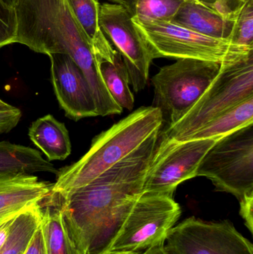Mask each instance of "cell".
Wrapping results in <instances>:
<instances>
[{
  "mask_svg": "<svg viewBox=\"0 0 253 254\" xmlns=\"http://www.w3.org/2000/svg\"><path fill=\"white\" fill-rule=\"evenodd\" d=\"M132 18L122 4L105 2L100 6L101 29L120 52L129 73L130 86L135 92H139L147 86L154 58Z\"/></svg>",
  "mask_w": 253,
  "mask_h": 254,
  "instance_id": "obj_11",
  "label": "cell"
},
{
  "mask_svg": "<svg viewBox=\"0 0 253 254\" xmlns=\"http://www.w3.org/2000/svg\"><path fill=\"white\" fill-rule=\"evenodd\" d=\"M23 254H46L44 240H43V232H42L40 225L33 235L32 238Z\"/></svg>",
  "mask_w": 253,
  "mask_h": 254,
  "instance_id": "obj_28",
  "label": "cell"
},
{
  "mask_svg": "<svg viewBox=\"0 0 253 254\" xmlns=\"http://www.w3.org/2000/svg\"><path fill=\"white\" fill-rule=\"evenodd\" d=\"M240 215L251 233L253 231V192L247 194L240 200Z\"/></svg>",
  "mask_w": 253,
  "mask_h": 254,
  "instance_id": "obj_27",
  "label": "cell"
},
{
  "mask_svg": "<svg viewBox=\"0 0 253 254\" xmlns=\"http://www.w3.org/2000/svg\"><path fill=\"white\" fill-rule=\"evenodd\" d=\"M163 122L161 111L152 106L138 108L114 124L94 138L87 153L78 161L59 170L46 198L51 201L65 199L136 150L160 130Z\"/></svg>",
  "mask_w": 253,
  "mask_h": 254,
  "instance_id": "obj_3",
  "label": "cell"
},
{
  "mask_svg": "<svg viewBox=\"0 0 253 254\" xmlns=\"http://www.w3.org/2000/svg\"><path fill=\"white\" fill-rule=\"evenodd\" d=\"M14 7L17 19L15 43L37 53L71 57L90 86L98 116L123 113L100 76L92 42L74 17L67 0H18Z\"/></svg>",
  "mask_w": 253,
  "mask_h": 254,
  "instance_id": "obj_2",
  "label": "cell"
},
{
  "mask_svg": "<svg viewBox=\"0 0 253 254\" xmlns=\"http://www.w3.org/2000/svg\"><path fill=\"white\" fill-rule=\"evenodd\" d=\"M181 215V207L173 197L142 192L122 222L108 252L144 253L163 246Z\"/></svg>",
  "mask_w": 253,
  "mask_h": 254,
  "instance_id": "obj_8",
  "label": "cell"
},
{
  "mask_svg": "<svg viewBox=\"0 0 253 254\" xmlns=\"http://www.w3.org/2000/svg\"><path fill=\"white\" fill-rule=\"evenodd\" d=\"M132 19L154 59H196L226 64L253 52V49L239 47L230 40L208 37L171 21Z\"/></svg>",
  "mask_w": 253,
  "mask_h": 254,
  "instance_id": "obj_5",
  "label": "cell"
},
{
  "mask_svg": "<svg viewBox=\"0 0 253 254\" xmlns=\"http://www.w3.org/2000/svg\"><path fill=\"white\" fill-rule=\"evenodd\" d=\"M52 186L50 182L39 180L34 174L0 175V223L41 202Z\"/></svg>",
  "mask_w": 253,
  "mask_h": 254,
  "instance_id": "obj_14",
  "label": "cell"
},
{
  "mask_svg": "<svg viewBox=\"0 0 253 254\" xmlns=\"http://www.w3.org/2000/svg\"><path fill=\"white\" fill-rule=\"evenodd\" d=\"M185 0H125L132 17L141 20L172 21Z\"/></svg>",
  "mask_w": 253,
  "mask_h": 254,
  "instance_id": "obj_21",
  "label": "cell"
},
{
  "mask_svg": "<svg viewBox=\"0 0 253 254\" xmlns=\"http://www.w3.org/2000/svg\"><path fill=\"white\" fill-rule=\"evenodd\" d=\"M49 56L52 84L65 116L74 122L98 116L90 86L74 60L65 54H50Z\"/></svg>",
  "mask_w": 253,
  "mask_h": 254,
  "instance_id": "obj_12",
  "label": "cell"
},
{
  "mask_svg": "<svg viewBox=\"0 0 253 254\" xmlns=\"http://www.w3.org/2000/svg\"><path fill=\"white\" fill-rule=\"evenodd\" d=\"M143 253H136V252H113V251H109L104 254H142Z\"/></svg>",
  "mask_w": 253,
  "mask_h": 254,
  "instance_id": "obj_31",
  "label": "cell"
},
{
  "mask_svg": "<svg viewBox=\"0 0 253 254\" xmlns=\"http://www.w3.org/2000/svg\"><path fill=\"white\" fill-rule=\"evenodd\" d=\"M40 203L43 208L40 227L46 254H80L70 237L60 207L44 199Z\"/></svg>",
  "mask_w": 253,
  "mask_h": 254,
  "instance_id": "obj_18",
  "label": "cell"
},
{
  "mask_svg": "<svg viewBox=\"0 0 253 254\" xmlns=\"http://www.w3.org/2000/svg\"><path fill=\"white\" fill-rule=\"evenodd\" d=\"M1 1L10 7H14L18 0H1Z\"/></svg>",
  "mask_w": 253,
  "mask_h": 254,
  "instance_id": "obj_32",
  "label": "cell"
},
{
  "mask_svg": "<svg viewBox=\"0 0 253 254\" xmlns=\"http://www.w3.org/2000/svg\"><path fill=\"white\" fill-rule=\"evenodd\" d=\"M152 134L130 155L60 201L71 240L80 254H104L122 222L142 194L146 176L158 140Z\"/></svg>",
  "mask_w": 253,
  "mask_h": 254,
  "instance_id": "obj_1",
  "label": "cell"
},
{
  "mask_svg": "<svg viewBox=\"0 0 253 254\" xmlns=\"http://www.w3.org/2000/svg\"><path fill=\"white\" fill-rule=\"evenodd\" d=\"M22 113L13 107L10 110L0 111V134L11 131L19 124Z\"/></svg>",
  "mask_w": 253,
  "mask_h": 254,
  "instance_id": "obj_25",
  "label": "cell"
},
{
  "mask_svg": "<svg viewBox=\"0 0 253 254\" xmlns=\"http://www.w3.org/2000/svg\"><path fill=\"white\" fill-rule=\"evenodd\" d=\"M222 64L178 59L160 68L152 78L154 105L166 116L169 126L181 120L200 99L221 71Z\"/></svg>",
  "mask_w": 253,
  "mask_h": 254,
  "instance_id": "obj_6",
  "label": "cell"
},
{
  "mask_svg": "<svg viewBox=\"0 0 253 254\" xmlns=\"http://www.w3.org/2000/svg\"><path fill=\"white\" fill-rule=\"evenodd\" d=\"M252 97L253 52L234 62L222 64L219 74L190 111L159 134L181 141L212 119Z\"/></svg>",
  "mask_w": 253,
  "mask_h": 254,
  "instance_id": "obj_4",
  "label": "cell"
},
{
  "mask_svg": "<svg viewBox=\"0 0 253 254\" xmlns=\"http://www.w3.org/2000/svg\"><path fill=\"white\" fill-rule=\"evenodd\" d=\"M142 254H168L163 250V246L160 247L153 248V249H149L146 251Z\"/></svg>",
  "mask_w": 253,
  "mask_h": 254,
  "instance_id": "obj_29",
  "label": "cell"
},
{
  "mask_svg": "<svg viewBox=\"0 0 253 254\" xmlns=\"http://www.w3.org/2000/svg\"><path fill=\"white\" fill-rule=\"evenodd\" d=\"M99 1V0H98ZM107 1H111V2L113 3H117V4H121L125 0H107Z\"/></svg>",
  "mask_w": 253,
  "mask_h": 254,
  "instance_id": "obj_33",
  "label": "cell"
},
{
  "mask_svg": "<svg viewBox=\"0 0 253 254\" xmlns=\"http://www.w3.org/2000/svg\"><path fill=\"white\" fill-rule=\"evenodd\" d=\"M235 16L223 14L196 0H185L171 22L208 37L230 40Z\"/></svg>",
  "mask_w": 253,
  "mask_h": 254,
  "instance_id": "obj_15",
  "label": "cell"
},
{
  "mask_svg": "<svg viewBox=\"0 0 253 254\" xmlns=\"http://www.w3.org/2000/svg\"><path fill=\"white\" fill-rule=\"evenodd\" d=\"M31 141L46 155L49 161H63L71 152L68 129L51 115L37 119L28 130Z\"/></svg>",
  "mask_w": 253,
  "mask_h": 254,
  "instance_id": "obj_16",
  "label": "cell"
},
{
  "mask_svg": "<svg viewBox=\"0 0 253 254\" xmlns=\"http://www.w3.org/2000/svg\"><path fill=\"white\" fill-rule=\"evenodd\" d=\"M58 172L59 170L36 149L10 142H0V175L37 173L57 175Z\"/></svg>",
  "mask_w": 253,
  "mask_h": 254,
  "instance_id": "obj_17",
  "label": "cell"
},
{
  "mask_svg": "<svg viewBox=\"0 0 253 254\" xmlns=\"http://www.w3.org/2000/svg\"><path fill=\"white\" fill-rule=\"evenodd\" d=\"M13 106L9 105L8 104L4 102L2 100L0 99V111L10 110V109L13 108Z\"/></svg>",
  "mask_w": 253,
  "mask_h": 254,
  "instance_id": "obj_30",
  "label": "cell"
},
{
  "mask_svg": "<svg viewBox=\"0 0 253 254\" xmlns=\"http://www.w3.org/2000/svg\"><path fill=\"white\" fill-rule=\"evenodd\" d=\"M41 203L33 204L24 209L14 216L8 235L0 254H23L42 221Z\"/></svg>",
  "mask_w": 253,
  "mask_h": 254,
  "instance_id": "obj_20",
  "label": "cell"
},
{
  "mask_svg": "<svg viewBox=\"0 0 253 254\" xmlns=\"http://www.w3.org/2000/svg\"><path fill=\"white\" fill-rule=\"evenodd\" d=\"M196 1L213 7L223 14L233 16L235 12L245 0H196Z\"/></svg>",
  "mask_w": 253,
  "mask_h": 254,
  "instance_id": "obj_26",
  "label": "cell"
},
{
  "mask_svg": "<svg viewBox=\"0 0 253 254\" xmlns=\"http://www.w3.org/2000/svg\"><path fill=\"white\" fill-rule=\"evenodd\" d=\"M218 139L178 141L159 134L143 192L173 197L180 184L197 176L201 162Z\"/></svg>",
  "mask_w": 253,
  "mask_h": 254,
  "instance_id": "obj_9",
  "label": "cell"
},
{
  "mask_svg": "<svg viewBox=\"0 0 253 254\" xmlns=\"http://www.w3.org/2000/svg\"><path fill=\"white\" fill-rule=\"evenodd\" d=\"M163 249L168 254H253L252 243L231 222L193 216L171 229Z\"/></svg>",
  "mask_w": 253,
  "mask_h": 254,
  "instance_id": "obj_10",
  "label": "cell"
},
{
  "mask_svg": "<svg viewBox=\"0 0 253 254\" xmlns=\"http://www.w3.org/2000/svg\"><path fill=\"white\" fill-rule=\"evenodd\" d=\"M251 124H253V97L224 112L183 140L220 138Z\"/></svg>",
  "mask_w": 253,
  "mask_h": 254,
  "instance_id": "obj_19",
  "label": "cell"
},
{
  "mask_svg": "<svg viewBox=\"0 0 253 254\" xmlns=\"http://www.w3.org/2000/svg\"><path fill=\"white\" fill-rule=\"evenodd\" d=\"M197 176L239 201L253 192V124L220 137L201 162Z\"/></svg>",
  "mask_w": 253,
  "mask_h": 254,
  "instance_id": "obj_7",
  "label": "cell"
},
{
  "mask_svg": "<svg viewBox=\"0 0 253 254\" xmlns=\"http://www.w3.org/2000/svg\"><path fill=\"white\" fill-rule=\"evenodd\" d=\"M92 49L98 72L113 99L123 110H133L135 97L126 64L102 30L92 40Z\"/></svg>",
  "mask_w": 253,
  "mask_h": 254,
  "instance_id": "obj_13",
  "label": "cell"
},
{
  "mask_svg": "<svg viewBox=\"0 0 253 254\" xmlns=\"http://www.w3.org/2000/svg\"><path fill=\"white\" fill-rule=\"evenodd\" d=\"M230 40L239 47L253 49V0H245L238 9Z\"/></svg>",
  "mask_w": 253,
  "mask_h": 254,
  "instance_id": "obj_22",
  "label": "cell"
},
{
  "mask_svg": "<svg viewBox=\"0 0 253 254\" xmlns=\"http://www.w3.org/2000/svg\"><path fill=\"white\" fill-rule=\"evenodd\" d=\"M74 17L89 40L101 31L99 25L100 4L98 0H67Z\"/></svg>",
  "mask_w": 253,
  "mask_h": 254,
  "instance_id": "obj_23",
  "label": "cell"
},
{
  "mask_svg": "<svg viewBox=\"0 0 253 254\" xmlns=\"http://www.w3.org/2000/svg\"><path fill=\"white\" fill-rule=\"evenodd\" d=\"M17 32V19L15 7L0 0V49L15 43Z\"/></svg>",
  "mask_w": 253,
  "mask_h": 254,
  "instance_id": "obj_24",
  "label": "cell"
}]
</instances>
